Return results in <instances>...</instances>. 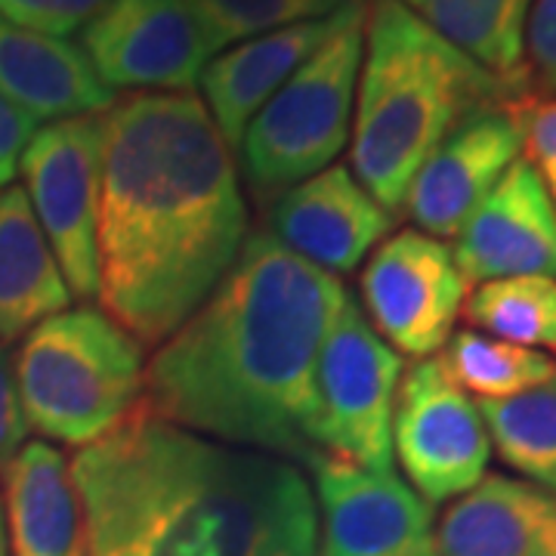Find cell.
<instances>
[{"instance_id":"29","label":"cell","mask_w":556,"mask_h":556,"mask_svg":"<svg viewBox=\"0 0 556 556\" xmlns=\"http://www.w3.org/2000/svg\"><path fill=\"white\" fill-rule=\"evenodd\" d=\"M25 437H28V420L22 412L16 368L10 350L0 343V470L20 455Z\"/></svg>"},{"instance_id":"25","label":"cell","mask_w":556,"mask_h":556,"mask_svg":"<svg viewBox=\"0 0 556 556\" xmlns=\"http://www.w3.org/2000/svg\"><path fill=\"white\" fill-rule=\"evenodd\" d=\"M343 3L350 0H189L217 53L288 25L325 20Z\"/></svg>"},{"instance_id":"26","label":"cell","mask_w":556,"mask_h":556,"mask_svg":"<svg viewBox=\"0 0 556 556\" xmlns=\"http://www.w3.org/2000/svg\"><path fill=\"white\" fill-rule=\"evenodd\" d=\"M522 72L535 100L556 97V0H532L526 38H522Z\"/></svg>"},{"instance_id":"16","label":"cell","mask_w":556,"mask_h":556,"mask_svg":"<svg viewBox=\"0 0 556 556\" xmlns=\"http://www.w3.org/2000/svg\"><path fill=\"white\" fill-rule=\"evenodd\" d=\"M350 3H343L338 13L325 20L300 22L260 38L241 40L204 65L199 84L207 100V112L232 152H239L244 127L273 100L278 87L338 31Z\"/></svg>"},{"instance_id":"21","label":"cell","mask_w":556,"mask_h":556,"mask_svg":"<svg viewBox=\"0 0 556 556\" xmlns=\"http://www.w3.org/2000/svg\"><path fill=\"white\" fill-rule=\"evenodd\" d=\"M417 20L497 78L526 80L522 38L532 0H402Z\"/></svg>"},{"instance_id":"4","label":"cell","mask_w":556,"mask_h":556,"mask_svg":"<svg viewBox=\"0 0 556 556\" xmlns=\"http://www.w3.org/2000/svg\"><path fill=\"white\" fill-rule=\"evenodd\" d=\"M526 100H535L526 80L485 72L402 0H371L356 84L353 177L399 217L417 167L460 121Z\"/></svg>"},{"instance_id":"28","label":"cell","mask_w":556,"mask_h":556,"mask_svg":"<svg viewBox=\"0 0 556 556\" xmlns=\"http://www.w3.org/2000/svg\"><path fill=\"white\" fill-rule=\"evenodd\" d=\"M522 149H526V161L535 167V174L556 204V97L535 100L529 105L522 124Z\"/></svg>"},{"instance_id":"10","label":"cell","mask_w":556,"mask_h":556,"mask_svg":"<svg viewBox=\"0 0 556 556\" xmlns=\"http://www.w3.org/2000/svg\"><path fill=\"white\" fill-rule=\"evenodd\" d=\"M467 288L452 248L417 229L380 241L358 276L368 325L412 358L437 356L452 340Z\"/></svg>"},{"instance_id":"31","label":"cell","mask_w":556,"mask_h":556,"mask_svg":"<svg viewBox=\"0 0 556 556\" xmlns=\"http://www.w3.org/2000/svg\"><path fill=\"white\" fill-rule=\"evenodd\" d=\"M0 556H10V547H7V522H3V501H0Z\"/></svg>"},{"instance_id":"1","label":"cell","mask_w":556,"mask_h":556,"mask_svg":"<svg viewBox=\"0 0 556 556\" xmlns=\"http://www.w3.org/2000/svg\"><path fill=\"white\" fill-rule=\"evenodd\" d=\"M248 236L232 149L195 93H130L100 112L97 298L115 325L164 343Z\"/></svg>"},{"instance_id":"15","label":"cell","mask_w":556,"mask_h":556,"mask_svg":"<svg viewBox=\"0 0 556 556\" xmlns=\"http://www.w3.org/2000/svg\"><path fill=\"white\" fill-rule=\"evenodd\" d=\"M393 219L346 164H331L273 201L269 232L318 269L346 276L390 236Z\"/></svg>"},{"instance_id":"9","label":"cell","mask_w":556,"mask_h":556,"mask_svg":"<svg viewBox=\"0 0 556 556\" xmlns=\"http://www.w3.org/2000/svg\"><path fill=\"white\" fill-rule=\"evenodd\" d=\"M20 170L72 298L93 300L100 278V115L50 121L35 130Z\"/></svg>"},{"instance_id":"2","label":"cell","mask_w":556,"mask_h":556,"mask_svg":"<svg viewBox=\"0 0 556 556\" xmlns=\"http://www.w3.org/2000/svg\"><path fill=\"white\" fill-rule=\"evenodd\" d=\"M343 281L251 232L219 285L146 362L142 408L226 445L309 467L316 365Z\"/></svg>"},{"instance_id":"18","label":"cell","mask_w":556,"mask_h":556,"mask_svg":"<svg viewBox=\"0 0 556 556\" xmlns=\"http://www.w3.org/2000/svg\"><path fill=\"white\" fill-rule=\"evenodd\" d=\"M0 97L35 121L105 112L115 93L100 80L80 43L0 16Z\"/></svg>"},{"instance_id":"22","label":"cell","mask_w":556,"mask_h":556,"mask_svg":"<svg viewBox=\"0 0 556 556\" xmlns=\"http://www.w3.org/2000/svg\"><path fill=\"white\" fill-rule=\"evenodd\" d=\"M464 318L489 338L538 353H556V278L510 276L473 285Z\"/></svg>"},{"instance_id":"19","label":"cell","mask_w":556,"mask_h":556,"mask_svg":"<svg viewBox=\"0 0 556 556\" xmlns=\"http://www.w3.org/2000/svg\"><path fill=\"white\" fill-rule=\"evenodd\" d=\"M0 473L10 556H87L78 492L60 448L25 442Z\"/></svg>"},{"instance_id":"12","label":"cell","mask_w":556,"mask_h":556,"mask_svg":"<svg viewBox=\"0 0 556 556\" xmlns=\"http://www.w3.org/2000/svg\"><path fill=\"white\" fill-rule=\"evenodd\" d=\"M321 514L316 556H439L430 504L393 470L318 452L309 460Z\"/></svg>"},{"instance_id":"7","label":"cell","mask_w":556,"mask_h":556,"mask_svg":"<svg viewBox=\"0 0 556 556\" xmlns=\"http://www.w3.org/2000/svg\"><path fill=\"white\" fill-rule=\"evenodd\" d=\"M402 371V356L346 300L318 353V452L368 470H393V412Z\"/></svg>"},{"instance_id":"8","label":"cell","mask_w":556,"mask_h":556,"mask_svg":"<svg viewBox=\"0 0 556 556\" xmlns=\"http://www.w3.org/2000/svg\"><path fill=\"white\" fill-rule=\"evenodd\" d=\"M393 457L427 504L467 495L489 477L492 439L482 412L437 356L417 358L399 380Z\"/></svg>"},{"instance_id":"11","label":"cell","mask_w":556,"mask_h":556,"mask_svg":"<svg viewBox=\"0 0 556 556\" xmlns=\"http://www.w3.org/2000/svg\"><path fill=\"white\" fill-rule=\"evenodd\" d=\"M80 50L112 93H192L217 53L189 0H112L80 28Z\"/></svg>"},{"instance_id":"20","label":"cell","mask_w":556,"mask_h":556,"mask_svg":"<svg viewBox=\"0 0 556 556\" xmlns=\"http://www.w3.org/2000/svg\"><path fill=\"white\" fill-rule=\"evenodd\" d=\"M68 303L72 291L25 189H0V343L25 338Z\"/></svg>"},{"instance_id":"14","label":"cell","mask_w":556,"mask_h":556,"mask_svg":"<svg viewBox=\"0 0 556 556\" xmlns=\"http://www.w3.org/2000/svg\"><path fill=\"white\" fill-rule=\"evenodd\" d=\"M467 285L510 276L556 278V204L535 167L517 159L455 236Z\"/></svg>"},{"instance_id":"17","label":"cell","mask_w":556,"mask_h":556,"mask_svg":"<svg viewBox=\"0 0 556 556\" xmlns=\"http://www.w3.org/2000/svg\"><path fill=\"white\" fill-rule=\"evenodd\" d=\"M433 535L439 556H556V495L526 479L485 477Z\"/></svg>"},{"instance_id":"13","label":"cell","mask_w":556,"mask_h":556,"mask_svg":"<svg viewBox=\"0 0 556 556\" xmlns=\"http://www.w3.org/2000/svg\"><path fill=\"white\" fill-rule=\"evenodd\" d=\"M535 100L482 109L460 121L417 167L402 211L433 239H455L522 152V124Z\"/></svg>"},{"instance_id":"23","label":"cell","mask_w":556,"mask_h":556,"mask_svg":"<svg viewBox=\"0 0 556 556\" xmlns=\"http://www.w3.org/2000/svg\"><path fill=\"white\" fill-rule=\"evenodd\" d=\"M492 452L526 482L556 495V371L522 396L479 405Z\"/></svg>"},{"instance_id":"27","label":"cell","mask_w":556,"mask_h":556,"mask_svg":"<svg viewBox=\"0 0 556 556\" xmlns=\"http://www.w3.org/2000/svg\"><path fill=\"white\" fill-rule=\"evenodd\" d=\"M112 0H0V16L53 38L80 31Z\"/></svg>"},{"instance_id":"30","label":"cell","mask_w":556,"mask_h":556,"mask_svg":"<svg viewBox=\"0 0 556 556\" xmlns=\"http://www.w3.org/2000/svg\"><path fill=\"white\" fill-rule=\"evenodd\" d=\"M38 130V121L25 115L20 105L0 97V189H7L20 170L22 152Z\"/></svg>"},{"instance_id":"5","label":"cell","mask_w":556,"mask_h":556,"mask_svg":"<svg viewBox=\"0 0 556 556\" xmlns=\"http://www.w3.org/2000/svg\"><path fill=\"white\" fill-rule=\"evenodd\" d=\"M13 368L28 430L84 448L139 405L146 353L102 309L78 306L35 325Z\"/></svg>"},{"instance_id":"24","label":"cell","mask_w":556,"mask_h":556,"mask_svg":"<svg viewBox=\"0 0 556 556\" xmlns=\"http://www.w3.org/2000/svg\"><path fill=\"white\" fill-rule=\"evenodd\" d=\"M442 368L467 396L479 402H504L522 396L554 378L556 358L538 350H526L507 340L489 338L482 331H457L442 346Z\"/></svg>"},{"instance_id":"3","label":"cell","mask_w":556,"mask_h":556,"mask_svg":"<svg viewBox=\"0 0 556 556\" xmlns=\"http://www.w3.org/2000/svg\"><path fill=\"white\" fill-rule=\"evenodd\" d=\"M87 556H316L298 464L199 437L139 402L68 457Z\"/></svg>"},{"instance_id":"6","label":"cell","mask_w":556,"mask_h":556,"mask_svg":"<svg viewBox=\"0 0 556 556\" xmlns=\"http://www.w3.org/2000/svg\"><path fill=\"white\" fill-rule=\"evenodd\" d=\"M368 3L353 0L346 20L273 93L244 127L241 174L251 195L273 204L303 179L331 167L353 134L358 65Z\"/></svg>"}]
</instances>
